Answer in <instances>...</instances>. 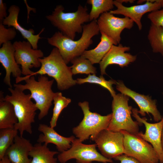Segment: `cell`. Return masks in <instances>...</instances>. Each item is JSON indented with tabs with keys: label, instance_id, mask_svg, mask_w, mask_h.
<instances>
[{
	"label": "cell",
	"instance_id": "obj_4",
	"mask_svg": "<svg viewBox=\"0 0 163 163\" xmlns=\"http://www.w3.org/2000/svg\"><path fill=\"white\" fill-rule=\"evenodd\" d=\"M62 5H57L51 14L46 18L63 35L74 40L76 33L83 31L82 25L90 21L88 8L80 5L74 12H65Z\"/></svg>",
	"mask_w": 163,
	"mask_h": 163
},
{
	"label": "cell",
	"instance_id": "obj_26",
	"mask_svg": "<svg viewBox=\"0 0 163 163\" xmlns=\"http://www.w3.org/2000/svg\"><path fill=\"white\" fill-rule=\"evenodd\" d=\"M18 131L14 127L0 129V160L13 143Z\"/></svg>",
	"mask_w": 163,
	"mask_h": 163
},
{
	"label": "cell",
	"instance_id": "obj_24",
	"mask_svg": "<svg viewBox=\"0 0 163 163\" xmlns=\"http://www.w3.org/2000/svg\"><path fill=\"white\" fill-rule=\"evenodd\" d=\"M148 38L153 52L163 56V27L151 24Z\"/></svg>",
	"mask_w": 163,
	"mask_h": 163
},
{
	"label": "cell",
	"instance_id": "obj_7",
	"mask_svg": "<svg viewBox=\"0 0 163 163\" xmlns=\"http://www.w3.org/2000/svg\"><path fill=\"white\" fill-rule=\"evenodd\" d=\"M78 104L83 111L84 117L79 125L73 128L72 131L78 138V140L82 142L107 129L110 122L112 113L102 116L91 112L90 110L89 103L87 101L79 102Z\"/></svg>",
	"mask_w": 163,
	"mask_h": 163
},
{
	"label": "cell",
	"instance_id": "obj_36",
	"mask_svg": "<svg viewBox=\"0 0 163 163\" xmlns=\"http://www.w3.org/2000/svg\"><path fill=\"white\" fill-rule=\"evenodd\" d=\"M161 145L162 149L163 151V126L162 127L161 133Z\"/></svg>",
	"mask_w": 163,
	"mask_h": 163
},
{
	"label": "cell",
	"instance_id": "obj_31",
	"mask_svg": "<svg viewBox=\"0 0 163 163\" xmlns=\"http://www.w3.org/2000/svg\"><path fill=\"white\" fill-rule=\"evenodd\" d=\"M147 18L151 24L163 27V8L150 12L148 15Z\"/></svg>",
	"mask_w": 163,
	"mask_h": 163
},
{
	"label": "cell",
	"instance_id": "obj_3",
	"mask_svg": "<svg viewBox=\"0 0 163 163\" xmlns=\"http://www.w3.org/2000/svg\"><path fill=\"white\" fill-rule=\"evenodd\" d=\"M39 61L41 64L40 69L25 76L47 75L55 80L58 89L61 91L67 89L77 84L76 80L72 78L71 67L67 66L57 48H54L48 56L40 59Z\"/></svg>",
	"mask_w": 163,
	"mask_h": 163
},
{
	"label": "cell",
	"instance_id": "obj_16",
	"mask_svg": "<svg viewBox=\"0 0 163 163\" xmlns=\"http://www.w3.org/2000/svg\"><path fill=\"white\" fill-rule=\"evenodd\" d=\"M130 50L129 47L124 46L120 43L118 45H113L99 63L101 75L106 74V69L109 65H117L123 68L134 62L136 56L126 53Z\"/></svg>",
	"mask_w": 163,
	"mask_h": 163
},
{
	"label": "cell",
	"instance_id": "obj_13",
	"mask_svg": "<svg viewBox=\"0 0 163 163\" xmlns=\"http://www.w3.org/2000/svg\"><path fill=\"white\" fill-rule=\"evenodd\" d=\"M13 45L15 49V59L17 64L21 65L22 74L25 76L30 75L34 72L30 69L40 67L39 59L44 57L41 50L33 49L28 41H15Z\"/></svg>",
	"mask_w": 163,
	"mask_h": 163
},
{
	"label": "cell",
	"instance_id": "obj_1",
	"mask_svg": "<svg viewBox=\"0 0 163 163\" xmlns=\"http://www.w3.org/2000/svg\"><path fill=\"white\" fill-rule=\"evenodd\" d=\"M96 20L83 26L81 37L76 40H72L60 31L47 38L48 43L57 48L67 64L74 58L81 56L93 42L92 38L99 34Z\"/></svg>",
	"mask_w": 163,
	"mask_h": 163
},
{
	"label": "cell",
	"instance_id": "obj_30",
	"mask_svg": "<svg viewBox=\"0 0 163 163\" xmlns=\"http://www.w3.org/2000/svg\"><path fill=\"white\" fill-rule=\"evenodd\" d=\"M17 34L14 27L7 28L2 22H0V46L14 39Z\"/></svg>",
	"mask_w": 163,
	"mask_h": 163
},
{
	"label": "cell",
	"instance_id": "obj_22",
	"mask_svg": "<svg viewBox=\"0 0 163 163\" xmlns=\"http://www.w3.org/2000/svg\"><path fill=\"white\" fill-rule=\"evenodd\" d=\"M59 153L50 150L46 144L37 143L30 152L29 156L32 158L30 163H57V158L54 156Z\"/></svg>",
	"mask_w": 163,
	"mask_h": 163
},
{
	"label": "cell",
	"instance_id": "obj_17",
	"mask_svg": "<svg viewBox=\"0 0 163 163\" xmlns=\"http://www.w3.org/2000/svg\"><path fill=\"white\" fill-rule=\"evenodd\" d=\"M15 48L11 41L3 44L0 48V62L5 70L4 82L12 88L10 76L11 74L16 78L21 77V69L17 63L14 56Z\"/></svg>",
	"mask_w": 163,
	"mask_h": 163
},
{
	"label": "cell",
	"instance_id": "obj_2",
	"mask_svg": "<svg viewBox=\"0 0 163 163\" xmlns=\"http://www.w3.org/2000/svg\"><path fill=\"white\" fill-rule=\"evenodd\" d=\"M54 80H49L44 75H40L37 81L34 76L30 77H20L15 79L16 84L14 85L24 91L28 90L30 92V97L35 102L36 106L39 110L38 118L41 120L48 114L52 105V102L56 94L52 89Z\"/></svg>",
	"mask_w": 163,
	"mask_h": 163
},
{
	"label": "cell",
	"instance_id": "obj_33",
	"mask_svg": "<svg viewBox=\"0 0 163 163\" xmlns=\"http://www.w3.org/2000/svg\"><path fill=\"white\" fill-rule=\"evenodd\" d=\"M7 9L6 4L3 2L2 0H0V22H2L3 20L8 16L6 12Z\"/></svg>",
	"mask_w": 163,
	"mask_h": 163
},
{
	"label": "cell",
	"instance_id": "obj_14",
	"mask_svg": "<svg viewBox=\"0 0 163 163\" xmlns=\"http://www.w3.org/2000/svg\"><path fill=\"white\" fill-rule=\"evenodd\" d=\"M138 110L133 108L132 115L136 121L143 124L145 127L144 133L139 132L136 135L152 145L157 154L160 163H163V151L162 149L161 136L163 126V116L161 120L156 123H151L147 122L145 117H141L138 114Z\"/></svg>",
	"mask_w": 163,
	"mask_h": 163
},
{
	"label": "cell",
	"instance_id": "obj_15",
	"mask_svg": "<svg viewBox=\"0 0 163 163\" xmlns=\"http://www.w3.org/2000/svg\"><path fill=\"white\" fill-rule=\"evenodd\" d=\"M117 89L121 93L132 98L138 105L139 110H138L142 116H145L146 113H151L155 122L160 121L162 117L158 110L156 101L148 95L139 94L127 87L121 81L117 82Z\"/></svg>",
	"mask_w": 163,
	"mask_h": 163
},
{
	"label": "cell",
	"instance_id": "obj_32",
	"mask_svg": "<svg viewBox=\"0 0 163 163\" xmlns=\"http://www.w3.org/2000/svg\"><path fill=\"white\" fill-rule=\"evenodd\" d=\"M113 159L120 161V163H140L134 158L125 154L117 156Z\"/></svg>",
	"mask_w": 163,
	"mask_h": 163
},
{
	"label": "cell",
	"instance_id": "obj_20",
	"mask_svg": "<svg viewBox=\"0 0 163 163\" xmlns=\"http://www.w3.org/2000/svg\"><path fill=\"white\" fill-rule=\"evenodd\" d=\"M33 146L29 140L18 135L5 155L13 163H30L28 156Z\"/></svg>",
	"mask_w": 163,
	"mask_h": 163
},
{
	"label": "cell",
	"instance_id": "obj_28",
	"mask_svg": "<svg viewBox=\"0 0 163 163\" xmlns=\"http://www.w3.org/2000/svg\"><path fill=\"white\" fill-rule=\"evenodd\" d=\"M53 101L54 106L50 126L54 128L56 126L58 119L61 112L70 103L71 100L70 99L63 96L61 92H57Z\"/></svg>",
	"mask_w": 163,
	"mask_h": 163
},
{
	"label": "cell",
	"instance_id": "obj_11",
	"mask_svg": "<svg viewBox=\"0 0 163 163\" xmlns=\"http://www.w3.org/2000/svg\"><path fill=\"white\" fill-rule=\"evenodd\" d=\"M97 23L100 33L104 34L114 45H117L120 44L122 31L125 29H131L134 22L128 17H116L108 12L102 14Z\"/></svg>",
	"mask_w": 163,
	"mask_h": 163
},
{
	"label": "cell",
	"instance_id": "obj_12",
	"mask_svg": "<svg viewBox=\"0 0 163 163\" xmlns=\"http://www.w3.org/2000/svg\"><path fill=\"white\" fill-rule=\"evenodd\" d=\"M137 3L139 5L127 7L117 0L113 1L114 6L117 9L109 12L113 14L123 15L129 18L136 23L140 30L142 28L141 19L142 16L147 13L163 8V0H139Z\"/></svg>",
	"mask_w": 163,
	"mask_h": 163
},
{
	"label": "cell",
	"instance_id": "obj_19",
	"mask_svg": "<svg viewBox=\"0 0 163 163\" xmlns=\"http://www.w3.org/2000/svg\"><path fill=\"white\" fill-rule=\"evenodd\" d=\"M20 11L18 6L15 5L11 6L8 10L9 14L3 20L2 23L4 25H7L9 27H13L18 30L23 38L27 39L31 43L33 49H37L39 40L41 38L40 35L43 31L44 28H42L38 34L34 35V31L33 29L27 30L22 27L18 21Z\"/></svg>",
	"mask_w": 163,
	"mask_h": 163
},
{
	"label": "cell",
	"instance_id": "obj_9",
	"mask_svg": "<svg viewBox=\"0 0 163 163\" xmlns=\"http://www.w3.org/2000/svg\"><path fill=\"white\" fill-rule=\"evenodd\" d=\"M124 136L125 154L133 157L140 163H158V155L152 145L135 134L121 131Z\"/></svg>",
	"mask_w": 163,
	"mask_h": 163
},
{
	"label": "cell",
	"instance_id": "obj_8",
	"mask_svg": "<svg viewBox=\"0 0 163 163\" xmlns=\"http://www.w3.org/2000/svg\"><path fill=\"white\" fill-rule=\"evenodd\" d=\"M95 144L87 145L79 142L75 139L68 150L59 153L57 159L60 163H66L75 159L77 163H92L97 161L103 163H113L112 159L107 158L98 152Z\"/></svg>",
	"mask_w": 163,
	"mask_h": 163
},
{
	"label": "cell",
	"instance_id": "obj_27",
	"mask_svg": "<svg viewBox=\"0 0 163 163\" xmlns=\"http://www.w3.org/2000/svg\"><path fill=\"white\" fill-rule=\"evenodd\" d=\"M70 66L73 75L78 74L90 75L95 74L96 68L93 66L90 61L81 56L73 59L71 62Z\"/></svg>",
	"mask_w": 163,
	"mask_h": 163
},
{
	"label": "cell",
	"instance_id": "obj_25",
	"mask_svg": "<svg viewBox=\"0 0 163 163\" xmlns=\"http://www.w3.org/2000/svg\"><path fill=\"white\" fill-rule=\"evenodd\" d=\"M87 2L91 5L89 13L91 21L96 20L102 14L112 10L114 6L112 0H88Z\"/></svg>",
	"mask_w": 163,
	"mask_h": 163
},
{
	"label": "cell",
	"instance_id": "obj_21",
	"mask_svg": "<svg viewBox=\"0 0 163 163\" xmlns=\"http://www.w3.org/2000/svg\"><path fill=\"white\" fill-rule=\"evenodd\" d=\"M101 40L94 48L85 50L81 56L89 60L93 65L99 63L113 44V42L104 34L101 33Z\"/></svg>",
	"mask_w": 163,
	"mask_h": 163
},
{
	"label": "cell",
	"instance_id": "obj_35",
	"mask_svg": "<svg viewBox=\"0 0 163 163\" xmlns=\"http://www.w3.org/2000/svg\"><path fill=\"white\" fill-rule=\"evenodd\" d=\"M117 1L121 3H123V2L124 3H128L129 2L131 3L134 2L135 0H117Z\"/></svg>",
	"mask_w": 163,
	"mask_h": 163
},
{
	"label": "cell",
	"instance_id": "obj_23",
	"mask_svg": "<svg viewBox=\"0 0 163 163\" xmlns=\"http://www.w3.org/2000/svg\"><path fill=\"white\" fill-rule=\"evenodd\" d=\"M3 92H0V129L14 128L18 123L14 107L11 104L3 99Z\"/></svg>",
	"mask_w": 163,
	"mask_h": 163
},
{
	"label": "cell",
	"instance_id": "obj_18",
	"mask_svg": "<svg viewBox=\"0 0 163 163\" xmlns=\"http://www.w3.org/2000/svg\"><path fill=\"white\" fill-rule=\"evenodd\" d=\"M38 130L42 132L37 139V143L48 145L49 143L53 144L59 153L62 152L69 149L72 143L75 139L74 136L65 137L59 134L54 128L44 124H40Z\"/></svg>",
	"mask_w": 163,
	"mask_h": 163
},
{
	"label": "cell",
	"instance_id": "obj_29",
	"mask_svg": "<svg viewBox=\"0 0 163 163\" xmlns=\"http://www.w3.org/2000/svg\"><path fill=\"white\" fill-rule=\"evenodd\" d=\"M76 81L77 84H78L88 83L99 85L107 89L112 97L116 94V92L112 87V85L114 84L116 85L117 82L113 79L106 80L102 75L98 77L95 74H90L85 78H78Z\"/></svg>",
	"mask_w": 163,
	"mask_h": 163
},
{
	"label": "cell",
	"instance_id": "obj_34",
	"mask_svg": "<svg viewBox=\"0 0 163 163\" xmlns=\"http://www.w3.org/2000/svg\"><path fill=\"white\" fill-rule=\"evenodd\" d=\"M0 163H13L11 161L8 156L5 155L4 157L0 160Z\"/></svg>",
	"mask_w": 163,
	"mask_h": 163
},
{
	"label": "cell",
	"instance_id": "obj_5",
	"mask_svg": "<svg viewBox=\"0 0 163 163\" xmlns=\"http://www.w3.org/2000/svg\"><path fill=\"white\" fill-rule=\"evenodd\" d=\"M11 95H7L3 99L13 105L18 120L14 127L23 137L24 132L32 133V124L35 122L36 111L38 110L35 103L31 101L30 94H25L24 91L17 87L9 88Z\"/></svg>",
	"mask_w": 163,
	"mask_h": 163
},
{
	"label": "cell",
	"instance_id": "obj_10",
	"mask_svg": "<svg viewBox=\"0 0 163 163\" xmlns=\"http://www.w3.org/2000/svg\"><path fill=\"white\" fill-rule=\"evenodd\" d=\"M90 139L95 142L101 154L107 158L113 159L125 154L124 136L121 131L113 132L105 129Z\"/></svg>",
	"mask_w": 163,
	"mask_h": 163
},
{
	"label": "cell",
	"instance_id": "obj_37",
	"mask_svg": "<svg viewBox=\"0 0 163 163\" xmlns=\"http://www.w3.org/2000/svg\"><path fill=\"white\" fill-rule=\"evenodd\" d=\"M162 94H163V93H162Z\"/></svg>",
	"mask_w": 163,
	"mask_h": 163
},
{
	"label": "cell",
	"instance_id": "obj_6",
	"mask_svg": "<svg viewBox=\"0 0 163 163\" xmlns=\"http://www.w3.org/2000/svg\"><path fill=\"white\" fill-rule=\"evenodd\" d=\"M112 117L107 129L113 132L125 130L136 134L139 132V123L132 119V107L128 104L129 97L121 93L113 97Z\"/></svg>",
	"mask_w": 163,
	"mask_h": 163
}]
</instances>
